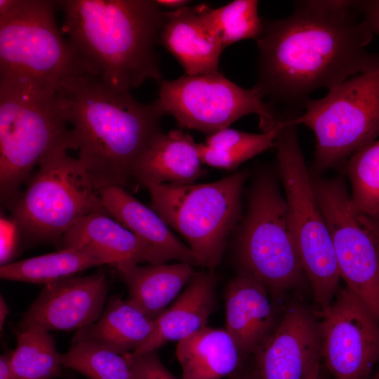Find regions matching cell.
<instances>
[{
    "label": "cell",
    "instance_id": "obj_1",
    "mask_svg": "<svg viewBox=\"0 0 379 379\" xmlns=\"http://www.w3.org/2000/svg\"><path fill=\"white\" fill-rule=\"evenodd\" d=\"M373 34L354 1H297L285 18L263 20L253 88L274 111L302 107L314 91L379 69Z\"/></svg>",
    "mask_w": 379,
    "mask_h": 379
},
{
    "label": "cell",
    "instance_id": "obj_2",
    "mask_svg": "<svg viewBox=\"0 0 379 379\" xmlns=\"http://www.w3.org/2000/svg\"><path fill=\"white\" fill-rule=\"evenodd\" d=\"M56 91L78 159L95 187L126 186L140 155L163 132L165 114L157 102H139L89 75L69 79Z\"/></svg>",
    "mask_w": 379,
    "mask_h": 379
},
{
    "label": "cell",
    "instance_id": "obj_3",
    "mask_svg": "<svg viewBox=\"0 0 379 379\" xmlns=\"http://www.w3.org/2000/svg\"><path fill=\"white\" fill-rule=\"evenodd\" d=\"M62 30L87 75L121 91L161 72L156 44L166 11L152 0H62Z\"/></svg>",
    "mask_w": 379,
    "mask_h": 379
},
{
    "label": "cell",
    "instance_id": "obj_4",
    "mask_svg": "<svg viewBox=\"0 0 379 379\" xmlns=\"http://www.w3.org/2000/svg\"><path fill=\"white\" fill-rule=\"evenodd\" d=\"M57 91L0 81V194L10 205L30 171L59 148L75 149Z\"/></svg>",
    "mask_w": 379,
    "mask_h": 379
},
{
    "label": "cell",
    "instance_id": "obj_5",
    "mask_svg": "<svg viewBox=\"0 0 379 379\" xmlns=\"http://www.w3.org/2000/svg\"><path fill=\"white\" fill-rule=\"evenodd\" d=\"M56 1L14 0L0 13V81L57 91L65 81L87 75L59 31Z\"/></svg>",
    "mask_w": 379,
    "mask_h": 379
},
{
    "label": "cell",
    "instance_id": "obj_6",
    "mask_svg": "<svg viewBox=\"0 0 379 379\" xmlns=\"http://www.w3.org/2000/svg\"><path fill=\"white\" fill-rule=\"evenodd\" d=\"M297 126L279 121L274 147L294 240L321 313L332 303L340 276L329 228L299 145Z\"/></svg>",
    "mask_w": 379,
    "mask_h": 379
},
{
    "label": "cell",
    "instance_id": "obj_7",
    "mask_svg": "<svg viewBox=\"0 0 379 379\" xmlns=\"http://www.w3.org/2000/svg\"><path fill=\"white\" fill-rule=\"evenodd\" d=\"M246 178L243 171L213 182L146 188L150 208L185 239L201 266L211 270L220 262L228 238L239 222Z\"/></svg>",
    "mask_w": 379,
    "mask_h": 379
},
{
    "label": "cell",
    "instance_id": "obj_8",
    "mask_svg": "<svg viewBox=\"0 0 379 379\" xmlns=\"http://www.w3.org/2000/svg\"><path fill=\"white\" fill-rule=\"evenodd\" d=\"M304 109L297 115L284 113L280 119L313 131L316 171L341 164L379 138V69L338 84L324 97L310 98Z\"/></svg>",
    "mask_w": 379,
    "mask_h": 379
},
{
    "label": "cell",
    "instance_id": "obj_9",
    "mask_svg": "<svg viewBox=\"0 0 379 379\" xmlns=\"http://www.w3.org/2000/svg\"><path fill=\"white\" fill-rule=\"evenodd\" d=\"M241 272L279 295L297 286L305 274L289 220L287 203L275 179L258 176L236 239Z\"/></svg>",
    "mask_w": 379,
    "mask_h": 379
},
{
    "label": "cell",
    "instance_id": "obj_10",
    "mask_svg": "<svg viewBox=\"0 0 379 379\" xmlns=\"http://www.w3.org/2000/svg\"><path fill=\"white\" fill-rule=\"evenodd\" d=\"M67 150L59 148L46 157L26 191L11 206V217L31 239L60 241L84 217L95 213L109 215L86 170Z\"/></svg>",
    "mask_w": 379,
    "mask_h": 379
},
{
    "label": "cell",
    "instance_id": "obj_11",
    "mask_svg": "<svg viewBox=\"0 0 379 379\" xmlns=\"http://www.w3.org/2000/svg\"><path fill=\"white\" fill-rule=\"evenodd\" d=\"M312 181L340 278L379 322V229L372 218L355 208L342 180Z\"/></svg>",
    "mask_w": 379,
    "mask_h": 379
},
{
    "label": "cell",
    "instance_id": "obj_12",
    "mask_svg": "<svg viewBox=\"0 0 379 379\" xmlns=\"http://www.w3.org/2000/svg\"><path fill=\"white\" fill-rule=\"evenodd\" d=\"M157 100L179 126L212 135L241 117L255 114L262 132L275 127L276 112L253 87L239 86L219 72L161 80Z\"/></svg>",
    "mask_w": 379,
    "mask_h": 379
},
{
    "label": "cell",
    "instance_id": "obj_13",
    "mask_svg": "<svg viewBox=\"0 0 379 379\" xmlns=\"http://www.w3.org/2000/svg\"><path fill=\"white\" fill-rule=\"evenodd\" d=\"M322 357L333 379H367L379 359V322L347 288L324 312Z\"/></svg>",
    "mask_w": 379,
    "mask_h": 379
},
{
    "label": "cell",
    "instance_id": "obj_14",
    "mask_svg": "<svg viewBox=\"0 0 379 379\" xmlns=\"http://www.w3.org/2000/svg\"><path fill=\"white\" fill-rule=\"evenodd\" d=\"M258 379H305L322 357L320 323L305 307H288L253 353Z\"/></svg>",
    "mask_w": 379,
    "mask_h": 379
},
{
    "label": "cell",
    "instance_id": "obj_15",
    "mask_svg": "<svg viewBox=\"0 0 379 379\" xmlns=\"http://www.w3.org/2000/svg\"><path fill=\"white\" fill-rule=\"evenodd\" d=\"M108 283L104 271L46 284L25 312L20 330L79 331L97 321L104 310Z\"/></svg>",
    "mask_w": 379,
    "mask_h": 379
},
{
    "label": "cell",
    "instance_id": "obj_16",
    "mask_svg": "<svg viewBox=\"0 0 379 379\" xmlns=\"http://www.w3.org/2000/svg\"><path fill=\"white\" fill-rule=\"evenodd\" d=\"M226 331L243 358L253 354L276 326L268 290L261 282L240 273L225 292Z\"/></svg>",
    "mask_w": 379,
    "mask_h": 379
},
{
    "label": "cell",
    "instance_id": "obj_17",
    "mask_svg": "<svg viewBox=\"0 0 379 379\" xmlns=\"http://www.w3.org/2000/svg\"><path fill=\"white\" fill-rule=\"evenodd\" d=\"M215 284L216 279L211 270L194 272L183 291L154 320L150 337L131 354L138 355L157 351L206 326L215 308Z\"/></svg>",
    "mask_w": 379,
    "mask_h": 379
},
{
    "label": "cell",
    "instance_id": "obj_18",
    "mask_svg": "<svg viewBox=\"0 0 379 379\" xmlns=\"http://www.w3.org/2000/svg\"><path fill=\"white\" fill-rule=\"evenodd\" d=\"M60 241L62 248L94 250L109 258L117 269L143 262L165 263L147 242L102 213L84 217L65 232Z\"/></svg>",
    "mask_w": 379,
    "mask_h": 379
},
{
    "label": "cell",
    "instance_id": "obj_19",
    "mask_svg": "<svg viewBox=\"0 0 379 379\" xmlns=\"http://www.w3.org/2000/svg\"><path fill=\"white\" fill-rule=\"evenodd\" d=\"M187 75L218 72L223 47L213 36L199 5L166 12L159 39Z\"/></svg>",
    "mask_w": 379,
    "mask_h": 379
},
{
    "label": "cell",
    "instance_id": "obj_20",
    "mask_svg": "<svg viewBox=\"0 0 379 379\" xmlns=\"http://www.w3.org/2000/svg\"><path fill=\"white\" fill-rule=\"evenodd\" d=\"M99 192L109 215L147 242L164 262L175 260L201 266L197 255L171 232L161 217L124 187L109 186Z\"/></svg>",
    "mask_w": 379,
    "mask_h": 379
},
{
    "label": "cell",
    "instance_id": "obj_21",
    "mask_svg": "<svg viewBox=\"0 0 379 379\" xmlns=\"http://www.w3.org/2000/svg\"><path fill=\"white\" fill-rule=\"evenodd\" d=\"M198 143L181 130L159 134L142 152L133 179L145 187L152 185L194 183L205 173Z\"/></svg>",
    "mask_w": 379,
    "mask_h": 379
},
{
    "label": "cell",
    "instance_id": "obj_22",
    "mask_svg": "<svg viewBox=\"0 0 379 379\" xmlns=\"http://www.w3.org/2000/svg\"><path fill=\"white\" fill-rule=\"evenodd\" d=\"M186 262L133 265L118 268L128 289L126 300L143 314L155 320L171 305L194 270Z\"/></svg>",
    "mask_w": 379,
    "mask_h": 379
},
{
    "label": "cell",
    "instance_id": "obj_23",
    "mask_svg": "<svg viewBox=\"0 0 379 379\" xmlns=\"http://www.w3.org/2000/svg\"><path fill=\"white\" fill-rule=\"evenodd\" d=\"M181 379H222L238 370L243 357L226 329L207 326L178 342Z\"/></svg>",
    "mask_w": 379,
    "mask_h": 379
},
{
    "label": "cell",
    "instance_id": "obj_24",
    "mask_svg": "<svg viewBox=\"0 0 379 379\" xmlns=\"http://www.w3.org/2000/svg\"><path fill=\"white\" fill-rule=\"evenodd\" d=\"M154 320L117 296H112L99 319L77 331L73 340L98 343L118 354L134 352L154 329Z\"/></svg>",
    "mask_w": 379,
    "mask_h": 379
},
{
    "label": "cell",
    "instance_id": "obj_25",
    "mask_svg": "<svg viewBox=\"0 0 379 379\" xmlns=\"http://www.w3.org/2000/svg\"><path fill=\"white\" fill-rule=\"evenodd\" d=\"M113 265L102 254L87 248H63L58 251L1 266L2 279L45 285L54 283L92 267Z\"/></svg>",
    "mask_w": 379,
    "mask_h": 379
},
{
    "label": "cell",
    "instance_id": "obj_26",
    "mask_svg": "<svg viewBox=\"0 0 379 379\" xmlns=\"http://www.w3.org/2000/svg\"><path fill=\"white\" fill-rule=\"evenodd\" d=\"M278 121L272 129L251 133L230 128L222 129L198 143L203 164L212 167L234 170L255 155L274 147Z\"/></svg>",
    "mask_w": 379,
    "mask_h": 379
},
{
    "label": "cell",
    "instance_id": "obj_27",
    "mask_svg": "<svg viewBox=\"0 0 379 379\" xmlns=\"http://www.w3.org/2000/svg\"><path fill=\"white\" fill-rule=\"evenodd\" d=\"M11 364L15 379H52L62 366L53 338L36 326L20 330Z\"/></svg>",
    "mask_w": 379,
    "mask_h": 379
},
{
    "label": "cell",
    "instance_id": "obj_28",
    "mask_svg": "<svg viewBox=\"0 0 379 379\" xmlns=\"http://www.w3.org/2000/svg\"><path fill=\"white\" fill-rule=\"evenodd\" d=\"M258 1L235 0L215 8L199 4L204 20L223 48L241 40H257L262 29Z\"/></svg>",
    "mask_w": 379,
    "mask_h": 379
},
{
    "label": "cell",
    "instance_id": "obj_29",
    "mask_svg": "<svg viewBox=\"0 0 379 379\" xmlns=\"http://www.w3.org/2000/svg\"><path fill=\"white\" fill-rule=\"evenodd\" d=\"M63 367L89 379H132L128 359L98 343L73 340L69 350L61 354Z\"/></svg>",
    "mask_w": 379,
    "mask_h": 379
},
{
    "label": "cell",
    "instance_id": "obj_30",
    "mask_svg": "<svg viewBox=\"0 0 379 379\" xmlns=\"http://www.w3.org/2000/svg\"><path fill=\"white\" fill-rule=\"evenodd\" d=\"M351 199L362 214L379 217V139L346 160Z\"/></svg>",
    "mask_w": 379,
    "mask_h": 379
},
{
    "label": "cell",
    "instance_id": "obj_31",
    "mask_svg": "<svg viewBox=\"0 0 379 379\" xmlns=\"http://www.w3.org/2000/svg\"><path fill=\"white\" fill-rule=\"evenodd\" d=\"M124 355L130 364L132 379H177L165 367L156 351Z\"/></svg>",
    "mask_w": 379,
    "mask_h": 379
},
{
    "label": "cell",
    "instance_id": "obj_32",
    "mask_svg": "<svg viewBox=\"0 0 379 379\" xmlns=\"http://www.w3.org/2000/svg\"><path fill=\"white\" fill-rule=\"evenodd\" d=\"M22 234L17 221L12 217L1 215L0 218V265L4 266L12 262Z\"/></svg>",
    "mask_w": 379,
    "mask_h": 379
},
{
    "label": "cell",
    "instance_id": "obj_33",
    "mask_svg": "<svg viewBox=\"0 0 379 379\" xmlns=\"http://www.w3.org/2000/svg\"><path fill=\"white\" fill-rule=\"evenodd\" d=\"M361 17L374 34L379 36V0L354 1Z\"/></svg>",
    "mask_w": 379,
    "mask_h": 379
},
{
    "label": "cell",
    "instance_id": "obj_34",
    "mask_svg": "<svg viewBox=\"0 0 379 379\" xmlns=\"http://www.w3.org/2000/svg\"><path fill=\"white\" fill-rule=\"evenodd\" d=\"M0 379H15L11 364V354L0 357Z\"/></svg>",
    "mask_w": 379,
    "mask_h": 379
},
{
    "label": "cell",
    "instance_id": "obj_35",
    "mask_svg": "<svg viewBox=\"0 0 379 379\" xmlns=\"http://www.w3.org/2000/svg\"><path fill=\"white\" fill-rule=\"evenodd\" d=\"M155 2L161 8L175 11L187 6L190 1L187 0H156Z\"/></svg>",
    "mask_w": 379,
    "mask_h": 379
},
{
    "label": "cell",
    "instance_id": "obj_36",
    "mask_svg": "<svg viewBox=\"0 0 379 379\" xmlns=\"http://www.w3.org/2000/svg\"><path fill=\"white\" fill-rule=\"evenodd\" d=\"M9 314L8 307L3 298L2 295L0 296V329L1 331L3 330V326L7 316Z\"/></svg>",
    "mask_w": 379,
    "mask_h": 379
},
{
    "label": "cell",
    "instance_id": "obj_37",
    "mask_svg": "<svg viewBox=\"0 0 379 379\" xmlns=\"http://www.w3.org/2000/svg\"><path fill=\"white\" fill-rule=\"evenodd\" d=\"M305 379H320L319 377V364L316 366L308 374Z\"/></svg>",
    "mask_w": 379,
    "mask_h": 379
},
{
    "label": "cell",
    "instance_id": "obj_38",
    "mask_svg": "<svg viewBox=\"0 0 379 379\" xmlns=\"http://www.w3.org/2000/svg\"><path fill=\"white\" fill-rule=\"evenodd\" d=\"M232 379H258L256 374H235Z\"/></svg>",
    "mask_w": 379,
    "mask_h": 379
},
{
    "label": "cell",
    "instance_id": "obj_39",
    "mask_svg": "<svg viewBox=\"0 0 379 379\" xmlns=\"http://www.w3.org/2000/svg\"><path fill=\"white\" fill-rule=\"evenodd\" d=\"M372 218L374 220L375 224L377 225V226H378V227L379 229V217H378V218Z\"/></svg>",
    "mask_w": 379,
    "mask_h": 379
},
{
    "label": "cell",
    "instance_id": "obj_40",
    "mask_svg": "<svg viewBox=\"0 0 379 379\" xmlns=\"http://www.w3.org/2000/svg\"><path fill=\"white\" fill-rule=\"evenodd\" d=\"M373 379H379V371L375 375Z\"/></svg>",
    "mask_w": 379,
    "mask_h": 379
}]
</instances>
